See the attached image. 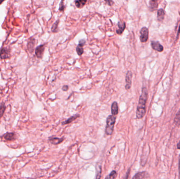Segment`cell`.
I'll return each mask as SVG.
<instances>
[{"mask_svg":"<svg viewBox=\"0 0 180 179\" xmlns=\"http://www.w3.org/2000/svg\"><path fill=\"white\" fill-rule=\"evenodd\" d=\"M0 57L2 59H6L10 57V52L6 48H3L0 50Z\"/></svg>","mask_w":180,"mask_h":179,"instance_id":"9c48e42d","label":"cell"},{"mask_svg":"<svg viewBox=\"0 0 180 179\" xmlns=\"http://www.w3.org/2000/svg\"><path fill=\"white\" fill-rule=\"evenodd\" d=\"M151 44L153 50H155L158 52H162L163 50V46L158 41H152Z\"/></svg>","mask_w":180,"mask_h":179,"instance_id":"52a82bcc","label":"cell"},{"mask_svg":"<svg viewBox=\"0 0 180 179\" xmlns=\"http://www.w3.org/2000/svg\"><path fill=\"white\" fill-rule=\"evenodd\" d=\"M64 137L58 138L55 136H51L49 138V141H50V143L53 145H58L62 142L64 141Z\"/></svg>","mask_w":180,"mask_h":179,"instance_id":"5b68a950","label":"cell"},{"mask_svg":"<svg viewBox=\"0 0 180 179\" xmlns=\"http://www.w3.org/2000/svg\"><path fill=\"white\" fill-rule=\"evenodd\" d=\"M116 121V118L113 115H109L106 119L105 133L108 135H111L113 132L114 124Z\"/></svg>","mask_w":180,"mask_h":179,"instance_id":"7a4b0ae2","label":"cell"},{"mask_svg":"<svg viewBox=\"0 0 180 179\" xmlns=\"http://www.w3.org/2000/svg\"><path fill=\"white\" fill-rule=\"evenodd\" d=\"M76 50L77 54L79 56L82 55L83 54V52H84L83 46H81V45L78 44L77 47L76 48Z\"/></svg>","mask_w":180,"mask_h":179,"instance_id":"44dd1931","label":"cell"},{"mask_svg":"<svg viewBox=\"0 0 180 179\" xmlns=\"http://www.w3.org/2000/svg\"><path fill=\"white\" fill-rule=\"evenodd\" d=\"M97 167L95 179H101V173H102V168L101 166H97Z\"/></svg>","mask_w":180,"mask_h":179,"instance_id":"ffe728a7","label":"cell"},{"mask_svg":"<svg viewBox=\"0 0 180 179\" xmlns=\"http://www.w3.org/2000/svg\"><path fill=\"white\" fill-rule=\"evenodd\" d=\"M105 2L108 4V6H112L114 2L112 1H105Z\"/></svg>","mask_w":180,"mask_h":179,"instance_id":"4316f807","label":"cell"},{"mask_svg":"<svg viewBox=\"0 0 180 179\" xmlns=\"http://www.w3.org/2000/svg\"><path fill=\"white\" fill-rule=\"evenodd\" d=\"M58 23H59V20H58L53 24L51 28L52 32H54V33H56L58 31L57 30H58Z\"/></svg>","mask_w":180,"mask_h":179,"instance_id":"603a6c76","label":"cell"},{"mask_svg":"<svg viewBox=\"0 0 180 179\" xmlns=\"http://www.w3.org/2000/svg\"><path fill=\"white\" fill-rule=\"evenodd\" d=\"M148 98V91L146 87L142 89L141 95L139 98V104L136 109V116L138 119H141L146 113V104Z\"/></svg>","mask_w":180,"mask_h":179,"instance_id":"6da1fadb","label":"cell"},{"mask_svg":"<svg viewBox=\"0 0 180 179\" xmlns=\"http://www.w3.org/2000/svg\"><path fill=\"white\" fill-rule=\"evenodd\" d=\"M80 117L79 114H75L73 116H71V117H69V118L67 119L65 121H63L62 122V125H65V124H69L70 123H71L72 122L74 121L76 119Z\"/></svg>","mask_w":180,"mask_h":179,"instance_id":"8fae6325","label":"cell"},{"mask_svg":"<svg viewBox=\"0 0 180 179\" xmlns=\"http://www.w3.org/2000/svg\"><path fill=\"white\" fill-rule=\"evenodd\" d=\"M35 43V39H30V41L28 42V49L30 52H32V51L33 50Z\"/></svg>","mask_w":180,"mask_h":179,"instance_id":"2e32d148","label":"cell"},{"mask_svg":"<svg viewBox=\"0 0 180 179\" xmlns=\"http://www.w3.org/2000/svg\"><path fill=\"white\" fill-rule=\"evenodd\" d=\"M62 91H68V89H69V86L67 85H64L63 86V87L62 88Z\"/></svg>","mask_w":180,"mask_h":179,"instance_id":"484cf974","label":"cell"},{"mask_svg":"<svg viewBox=\"0 0 180 179\" xmlns=\"http://www.w3.org/2000/svg\"><path fill=\"white\" fill-rule=\"evenodd\" d=\"M165 16V12L164 11L163 9L160 8L158 11V21H162L164 19Z\"/></svg>","mask_w":180,"mask_h":179,"instance_id":"5bb4252c","label":"cell"},{"mask_svg":"<svg viewBox=\"0 0 180 179\" xmlns=\"http://www.w3.org/2000/svg\"><path fill=\"white\" fill-rule=\"evenodd\" d=\"M3 138L6 141H12L15 139V135L13 132H7L3 135Z\"/></svg>","mask_w":180,"mask_h":179,"instance_id":"7c38bea8","label":"cell"},{"mask_svg":"<svg viewBox=\"0 0 180 179\" xmlns=\"http://www.w3.org/2000/svg\"><path fill=\"white\" fill-rule=\"evenodd\" d=\"M149 6L151 11H154L158 8V3L157 1H150L149 2Z\"/></svg>","mask_w":180,"mask_h":179,"instance_id":"9a60e30c","label":"cell"},{"mask_svg":"<svg viewBox=\"0 0 180 179\" xmlns=\"http://www.w3.org/2000/svg\"><path fill=\"white\" fill-rule=\"evenodd\" d=\"M3 1H0V4L2 3H3Z\"/></svg>","mask_w":180,"mask_h":179,"instance_id":"4dcf8cb0","label":"cell"},{"mask_svg":"<svg viewBox=\"0 0 180 179\" xmlns=\"http://www.w3.org/2000/svg\"><path fill=\"white\" fill-rule=\"evenodd\" d=\"M180 26H179V30H178V32H177V37H178V36H179V35L180 34Z\"/></svg>","mask_w":180,"mask_h":179,"instance_id":"f546056e","label":"cell"},{"mask_svg":"<svg viewBox=\"0 0 180 179\" xmlns=\"http://www.w3.org/2000/svg\"><path fill=\"white\" fill-rule=\"evenodd\" d=\"M118 25V29L116 30V33L118 34H121L124 32L125 28H126V24L124 22L119 21L117 23Z\"/></svg>","mask_w":180,"mask_h":179,"instance_id":"ba28073f","label":"cell"},{"mask_svg":"<svg viewBox=\"0 0 180 179\" xmlns=\"http://www.w3.org/2000/svg\"><path fill=\"white\" fill-rule=\"evenodd\" d=\"M130 173V168L129 169V170H128V171H127L126 173L125 174V176H124L123 179H128V178H129V176Z\"/></svg>","mask_w":180,"mask_h":179,"instance_id":"d4e9b609","label":"cell"},{"mask_svg":"<svg viewBox=\"0 0 180 179\" xmlns=\"http://www.w3.org/2000/svg\"><path fill=\"white\" fill-rule=\"evenodd\" d=\"M63 2H64V1H62L61 2H60V6H59V11H63L64 10H65V6L64 5V4H63Z\"/></svg>","mask_w":180,"mask_h":179,"instance_id":"cb8c5ba5","label":"cell"},{"mask_svg":"<svg viewBox=\"0 0 180 179\" xmlns=\"http://www.w3.org/2000/svg\"><path fill=\"white\" fill-rule=\"evenodd\" d=\"M147 176V172L145 171L140 172L133 176L132 179H145Z\"/></svg>","mask_w":180,"mask_h":179,"instance_id":"4fadbf2b","label":"cell"},{"mask_svg":"<svg viewBox=\"0 0 180 179\" xmlns=\"http://www.w3.org/2000/svg\"><path fill=\"white\" fill-rule=\"evenodd\" d=\"M177 148L178 149L180 150V141L179 142V143H177Z\"/></svg>","mask_w":180,"mask_h":179,"instance_id":"83f0119b","label":"cell"},{"mask_svg":"<svg viewBox=\"0 0 180 179\" xmlns=\"http://www.w3.org/2000/svg\"><path fill=\"white\" fill-rule=\"evenodd\" d=\"M6 107L4 103L2 104L0 106V119L2 118V117L4 115V113L6 110Z\"/></svg>","mask_w":180,"mask_h":179,"instance_id":"7402d4cb","label":"cell"},{"mask_svg":"<svg viewBox=\"0 0 180 179\" xmlns=\"http://www.w3.org/2000/svg\"><path fill=\"white\" fill-rule=\"evenodd\" d=\"M117 176V173L115 170H113L110 173L105 177V179H115Z\"/></svg>","mask_w":180,"mask_h":179,"instance_id":"d6986e66","label":"cell"},{"mask_svg":"<svg viewBox=\"0 0 180 179\" xmlns=\"http://www.w3.org/2000/svg\"><path fill=\"white\" fill-rule=\"evenodd\" d=\"M111 113L112 115L116 116L119 113L118 104L116 102H114L111 105Z\"/></svg>","mask_w":180,"mask_h":179,"instance_id":"30bf717a","label":"cell"},{"mask_svg":"<svg viewBox=\"0 0 180 179\" xmlns=\"http://www.w3.org/2000/svg\"><path fill=\"white\" fill-rule=\"evenodd\" d=\"M132 72L129 70L126 73V77H125V82H126V85H125V89L126 90H129L131 87L132 84Z\"/></svg>","mask_w":180,"mask_h":179,"instance_id":"277c9868","label":"cell"},{"mask_svg":"<svg viewBox=\"0 0 180 179\" xmlns=\"http://www.w3.org/2000/svg\"><path fill=\"white\" fill-rule=\"evenodd\" d=\"M174 124L177 126L179 127L180 126V109L177 112V113L176 114V116L175 117Z\"/></svg>","mask_w":180,"mask_h":179,"instance_id":"ac0fdd59","label":"cell"},{"mask_svg":"<svg viewBox=\"0 0 180 179\" xmlns=\"http://www.w3.org/2000/svg\"><path fill=\"white\" fill-rule=\"evenodd\" d=\"M45 47L44 45H41L38 46L35 48V53L37 57L39 58H41L43 55V53L44 52Z\"/></svg>","mask_w":180,"mask_h":179,"instance_id":"8992f818","label":"cell"},{"mask_svg":"<svg viewBox=\"0 0 180 179\" xmlns=\"http://www.w3.org/2000/svg\"><path fill=\"white\" fill-rule=\"evenodd\" d=\"M87 1L86 0H80V1H75V3L76 6L78 8H81L85 6Z\"/></svg>","mask_w":180,"mask_h":179,"instance_id":"e0dca14e","label":"cell"},{"mask_svg":"<svg viewBox=\"0 0 180 179\" xmlns=\"http://www.w3.org/2000/svg\"><path fill=\"white\" fill-rule=\"evenodd\" d=\"M179 173L180 174V155L179 157Z\"/></svg>","mask_w":180,"mask_h":179,"instance_id":"f1b7e54d","label":"cell"},{"mask_svg":"<svg viewBox=\"0 0 180 179\" xmlns=\"http://www.w3.org/2000/svg\"><path fill=\"white\" fill-rule=\"evenodd\" d=\"M140 39L142 43H145L149 39V30L146 27H143L140 30Z\"/></svg>","mask_w":180,"mask_h":179,"instance_id":"3957f363","label":"cell"}]
</instances>
